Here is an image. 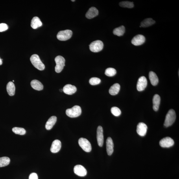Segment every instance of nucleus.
Instances as JSON below:
<instances>
[{"label": "nucleus", "mask_w": 179, "mask_h": 179, "mask_svg": "<svg viewBox=\"0 0 179 179\" xmlns=\"http://www.w3.org/2000/svg\"><path fill=\"white\" fill-rule=\"evenodd\" d=\"M176 115L175 111L173 109L169 111L166 116L164 125L165 127L171 126L175 121Z\"/></svg>", "instance_id": "nucleus-2"}, {"label": "nucleus", "mask_w": 179, "mask_h": 179, "mask_svg": "<svg viewBox=\"0 0 179 179\" xmlns=\"http://www.w3.org/2000/svg\"><path fill=\"white\" fill-rule=\"evenodd\" d=\"M56 65L55 71L56 73H59L62 71L65 65V60L64 58L62 56H58L55 58Z\"/></svg>", "instance_id": "nucleus-4"}, {"label": "nucleus", "mask_w": 179, "mask_h": 179, "mask_svg": "<svg viewBox=\"0 0 179 179\" xmlns=\"http://www.w3.org/2000/svg\"><path fill=\"white\" fill-rule=\"evenodd\" d=\"M8 28V25L5 23L0 24V32L5 31Z\"/></svg>", "instance_id": "nucleus-33"}, {"label": "nucleus", "mask_w": 179, "mask_h": 179, "mask_svg": "<svg viewBox=\"0 0 179 179\" xmlns=\"http://www.w3.org/2000/svg\"><path fill=\"white\" fill-rule=\"evenodd\" d=\"M61 146L62 144L60 141L58 140H56L52 143L51 148V152L54 153H58L60 150Z\"/></svg>", "instance_id": "nucleus-15"}, {"label": "nucleus", "mask_w": 179, "mask_h": 179, "mask_svg": "<svg viewBox=\"0 0 179 179\" xmlns=\"http://www.w3.org/2000/svg\"><path fill=\"white\" fill-rule=\"evenodd\" d=\"M125 32V28L123 26L115 28L113 31V34L118 36H123Z\"/></svg>", "instance_id": "nucleus-26"}, {"label": "nucleus", "mask_w": 179, "mask_h": 179, "mask_svg": "<svg viewBox=\"0 0 179 179\" xmlns=\"http://www.w3.org/2000/svg\"><path fill=\"white\" fill-rule=\"evenodd\" d=\"M73 35V32L71 30L61 31L57 35V38L61 41H65L70 39Z\"/></svg>", "instance_id": "nucleus-5"}, {"label": "nucleus", "mask_w": 179, "mask_h": 179, "mask_svg": "<svg viewBox=\"0 0 179 179\" xmlns=\"http://www.w3.org/2000/svg\"><path fill=\"white\" fill-rule=\"evenodd\" d=\"M71 1H73V2H74V1H72V0Z\"/></svg>", "instance_id": "nucleus-37"}, {"label": "nucleus", "mask_w": 179, "mask_h": 179, "mask_svg": "<svg viewBox=\"0 0 179 179\" xmlns=\"http://www.w3.org/2000/svg\"><path fill=\"white\" fill-rule=\"evenodd\" d=\"M30 60L32 64L37 69L41 71L45 69V65L41 62L37 54H33L31 57Z\"/></svg>", "instance_id": "nucleus-1"}, {"label": "nucleus", "mask_w": 179, "mask_h": 179, "mask_svg": "<svg viewBox=\"0 0 179 179\" xmlns=\"http://www.w3.org/2000/svg\"><path fill=\"white\" fill-rule=\"evenodd\" d=\"M149 78L151 83L153 86H156L159 83V78L156 74L153 71H150L149 73Z\"/></svg>", "instance_id": "nucleus-21"}, {"label": "nucleus", "mask_w": 179, "mask_h": 179, "mask_svg": "<svg viewBox=\"0 0 179 179\" xmlns=\"http://www.w3.org/2000/svg\"><path fill=\"white\" fill-rule=\"evenodd\" d=\"M174 141L171 137H166L161 140L159 144L163 148H169L174 144Z\"/></svg>", "instance_id": "nucleus-8"}, {"label": "nucleus", "mask_w": 179, "mask_h": 179, "mask_svg": "<svg viewBox=\"0 0 179 179\" xmlns=\"http://www.w3.org/2000/svg\"><path fill=\"white\" fill-rule=\"evenodd\" d=\"M161 98L158 94H155L154 96L153 99V109L155 111L158 110L160 103Z\"/></svg>", "instance_id": "nucleus-19"}, {"label": "nucleus", "mask_w": 179, "mask_h": 179, "mask_svg": "<svg viewBox=\"0 0 179 179\" xmlns=\"http://www.w3.org/2000/svg\"><path fill=\"white\" fill-rule=\"evenodd\" d=\"M104 47L103 43L100 40L93 41L89 45L90 49L91 52H98L101 51Z\"/></svg>", "instance_id": "nucleus-6"}, {"label": "nucleus", "mask_w": 179, "mask_h": 179, "mask_svg": "<svg viewBox=\"0 0 179 179\" xmlns=\"http://www.w3.org/2000/svg\"><path fill=\"white\" fill-rule=\"evenodd\" d=\"M13 82H14V80H13Z\"/></svg>", "instance_id": "nucleus-38"}, {"label": "nucleus", "mask_w": 179, "mask_h": 179, "mask_svg": "<svg viewBox=\"0 0 179 179\" xmlns=\"http://www.w3.org/2000/svg\"><path fill=\"white\" fill-rule=\"evenodd\" d=\"M106 151L108 154L109 156L112 155L113 152V142L112 138L109 137L107 139L106 141Z\"/></svg>", "instance_id": "nucleus-16"}, {"label": "nucleus", "mask_w": 179, "mask_h": 179, "mask_svg": "<svg viewBox=\"0 0 179 179\" xmlns=\"http://www.w3.org/2000/svg\"><path fill=\"white\" fill-rule=\"evenodd\" d=\"M111 112L112 114L116 117H118L121 114V110L117 107H113L111 108Z\"/></svg>", "instance_id": "nucleus-31"}, {"label": "nucleus", "mask_w": 179, "mask_h": 179, "mask_svg": "<svg viewBox=\"0 0 179 179\" xmlns=\"http://www.w3.org/2000/svg\"><path fill=\"white\" fill-rule=\"evenodd\" d=\"M6 90L9 95L14 96L15 93V87L14 83L12 82H8L6 86Z\"/></svg>", "instance_id": "nucleus-24"}, {"label": "nucleus", "mask_w": 179, "mask_h": 179, "mask_svg": "<svg viewBox=\"0 0 179 179\" xmlns=\"http://www.w3.org/2000/svg\"><path fill=\"white\" fill-rule=\"evenodd\" d=\"M12 131L15 134L20 135H24L26 134V131L23 128L14 127L12 128Z\"/></svg>", "instance_id": "nucleus-30"}, {"label": "nucleus", "mask_w": 179, "mask_h": 179, "mask_svg": "<svg viewBox=\"0 0 179 179\" xmlns=\"http://www.w3.org/2000/svg\"><path fill=\"white\" fill-rule=\"evenodd\" d=\"M57 121V117L54 116L50 117L48 120L47 122L45 124V128L47 130H50L52 129L54 124L56 123Z\"/></svg>", "instance_id": "nucleus-18"}, {"label": "nucleus", "mask_w": 179, "mask_h": 179, "mask_svg": "<svg viewBox=\"0 0 179 179\" xmlns=\"http://www.w3.org/2000/svg\"><path fill=\"white\" fill-rule=\"evenodd\" d=\"M60 91L61 92H62V91H63V90L62 89H61L60 90Z\"/></svg>", "instance_id": "nucleus-36"}, {"label": "nucleus", "mask_w": 179, "mask_h": 179, "mask_svg": "<svg viewBox=\"0 0 179 179\" xmlns=\"http://www.w3.org/2000/svg\"><path fill=\"white\" fill-rule=\"evenodd\" d=\"M117 73L116 70L113 68H108L106 70L105 74L109 77H112L115 76Z\"/></svg>", "instance_id": "nucleus-29"}, {"label": "nucleus", "mask_w": 179, "mask_h": 179, "mask_svg": "<svg viewBox=\"0 0 179 179\" xmlns=\"http://www.w3.org/2000/svg\"><path fill=\"white\" fill-rule=\"evenodd\" d=\"M3 64V62H2V60L1 58H0V65H1Z\"/></svg>", "instance_id": "nucleus-35"}, {"label": "nucleus", "mask_w": 179, "mask_h": 179, "mask_svg": "<svg viewBox=\"0 0 179 179\" xmlns=\"http://www.w3.org/2000/svg\"><path fill=\"white\" fill-rule=\"evenodd\" d=\"M74 171L76 175L80 176H84L87 174V171L85 168L81 165H76L74 167Z\"/></svg>", "instance_id": "nucleus-11"}, {"label": "nucleus", "mask_w": 179, "mask_h": 179, "mask_svg": "<svg viewBox=\"0 0 179 179\" xmlns=\"http://www.w3.org/2000/svg\"><path fill=\"white\" fill-rule=\"evenodd\" d=\"M119 5L121 7L132 8L134 7V4L132 2L128 1H123L120 2Z\"/></svg>", "instance_id": "nucleus-28"}, {"label": "nucleus", "mask_w": 179, "mask_h": 179, "mask_svg": "<svg viewBox=\"0 0 179 179\" xmlns=\"http://www.w3.org/2000/svg\"><path fill=\"white\" fill-rule=\"evenodd\" d=\"M63 92L66 94L69 95H73L77 91L76 87L71 84H67L63 88Z\"/></svg>", "instance_id": "nucleus-14"}, {"label": "nucleus", "mask_w": 179, "mask_h": 179, "mask_svg": "<svg viewBox=\"0 0 179 179\" xmlns=\"http://www.w3.org/2000/svg\"><path fill=\"white\" fill-rule=\"evenodd\" d=\"M29 179H38L37 174L35 173H32L30 174Z\"/></svg>", "instance_id": "nucleus-34"}, {"label": "nucleus", "mask_w": 179, "mask_h": 179, "mask_svg": "<svg viewBox=\"0 0 179 179\" xmlns=\"http://www.w3.org/2000/svg\"><path fill=\"white\" fill-rule=\"evenodd\" d=\"M82 110L79 106L76 105L73 108L67 109L66 113L68 116L71 118L77 117L81 115Z\"/></svg>", "instance_id": "nucleus-3"}, {"label": "nucleus", "mask_w": 179, "mask_h": 179, "mask_svg": "<svg viewBox=\"0 0 179 179\" xmlns=\"http://www.w3.org/2000/svg\"><path fill=\"white\" fill-rule=\"evenodd\" d=\"M97 140L98 145L102 147L104 143L103 130L101 126H98L97 130Z\"/></svg>", "instance_id": "nucleus-10"}, {"label": "nucleus", "mask_w": 179, "mask_h": 179, "mask_svg": "<svg viewBox=\"0 0 179 179\" xmlns=\"http://www.w3.org/2000/svg\"><path fill=\"white\" fill-rule=\"evenodd\" d=\"M101 82V80L99 78L97 77H93L89 80V83L92 85H95L99 84Z\"/></svg>", "instance_id": "nucleus-32"}, {"label": "nucleus", "mask_w": 179, "mask_h": 179, "mask_svg": "<svg viewBox=\"0 0 179 179\" xmlns=\"http://www.w3.org/2000/svg\"><path fill=\"white\" fill-rule=\"evenodd\" d=\"M147 126L143 123H140L137 126V132L139 135L141 136H145L147 133Z\"/></svg>", "instance_id": "nucleus-13"}, {"label": "nucleus", "mask_w": 179, "mask_h": 179, "mask_svg": "<svg viewBox=\"0 0 179 179\" xmlns=\"http://www.w3.org/2000/svg\"><path fill=\"white\" fill-rule=\"evenodd\" d=\"M42 25L40 19L37 17H35L32 20L31 26L33 29H37Z\"/></svg>", "instance_id": "nucleus-20"}, {"label": "nucleus", "mask_w": 179, "mask_h": 179, "mask_svg": "<svg viewBox=\"0 0 179 179\" xmlns=\"http://www.w3.org/2000/svg\"><path fill=\"white\" fill-rule=\"evenodd\" d=\"M99 14V12L97 9L95 7H92L89 9L86 14V17L87 18L91 19L97 16Z\"/></svg>", "instance_id": "nucleus-17"}, {"label": "nucleus", "mask_w": 179, "mask_h": 179, "mask_svg": "<svg viewBox=\"0 0 179 179\" xmlns=\"http://www.w3.org/2000/svg\"><path fill=\"white\" fill-rule=\"evenodd\" d=\"M147 85V80L145 76H141L138 80L137 85V90L139 91L144 90Z\"/></svg>", "instance_id": "nucleus-9"}, {"label": "nucleus", "mask_w": 179, "mask_h": 179, "mask_svg": "<svg viewBox=\"0 0 179 179\" xmlns=\"http://www.w3.org/2000/svg\"><path fill=\"white\" fill-rule=\"evenodd\" d=\"M79 144L84 151L87 152H91L92 147L91 143L86 138H81L79 140Z\"/></svg>", "instance_id": "nucleus-7"}, {"label": "nucleus", "mask_w": 179, "mask_h": 179, "mask_svg": "<svg viewBox=\"0 0 179 179\" xmlns=\"http://www.w3.org/2000/svg\"><path fill=\"white\" fill-rule=\"evenodd\" d=\"M155 23V21L151 18H146L141 23V27H147L151 26Z\"/></svg>", "instance_id": "nucleus-23"}, {"label": "nucleus", "mask_w": 179, "mask_h": 179, "mask_svg": "<svg viewBox=\"0 0 179 179\" xmlns=\"http://www.w3.org/2000/svg\"><path fill=\"white\" fill-rule=\"evenodd\" d=\"M120 89V85L118 83H115L111 87L109 92L111 95H115L119 93Z\"/></svg>", "instance_id": "nucleus-25"}, {"label": "nucleus", "mask_w": 179, "mask_h": 179, "mask_svg": "<svg viewBox=\"0 0 179 179\" xmlns=\"http://www.w3.org/2000/svg\"><path fill=\"white\" fill-rule=\"evenodd\" d=\"M31 85L33 88L35 90L41 91L43 89V86L42 83L37 80H32L31 82Z\"/></svg>", "instance_id": "nucleus-22"}, {"label": "nucleus", "mask_w": 179, "mask_h": 179, "mask_svg": "<svg viewBox=\"0 0 179 179\" xmlns=\"http://www.w3.org/2000/svg\"><path fill=\"white\" fill-rule=\"evenodd\" d=\"M10 159L8 157H4L0 158V167L6 166L9 164Z\"/></svg>", "instance_id": "nucleus-27"}, {"label": "nucleus", "mask_w": 179, "mask_h": 179, "mask_svg": "<svg viewBox=\"0 0 179 179\" xmlns=\"http://www.w3.org/2000/svg\"><path fill=\"white\" fill-rule=\"evenodd\" d=\"M145 41V37L141 35L135 36L132 41V44L136 46L142 45Z\"/></svg>", "instance_id": "nucleus-12"}]
</instances>
